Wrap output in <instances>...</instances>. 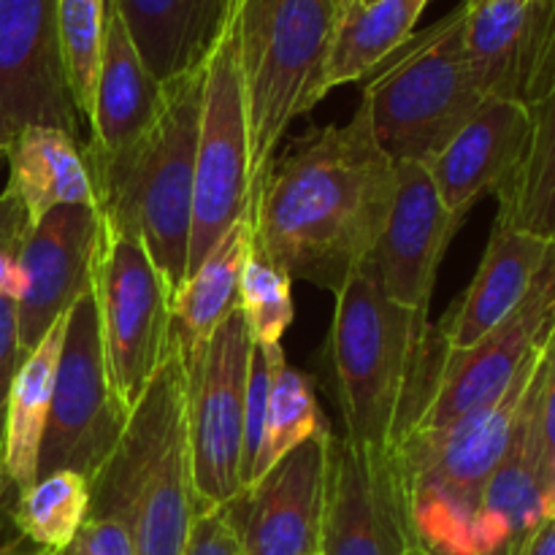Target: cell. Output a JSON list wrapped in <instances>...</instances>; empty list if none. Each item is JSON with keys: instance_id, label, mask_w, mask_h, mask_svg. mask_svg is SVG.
<instances>
[{"instance_id": "6da1fadb", "label": "cell", "mask_w": 555, "mask_h": 555, "mask_svg": "<svg viewBox=\"0 0 555 555\" xmlns=\"http://www.w3.org/2000/svg\"><path fill=\"white\" fill-rule=\"evenodd\" d=\"M393 195L396 163L358 106L350 122L309 130L274 157L249 206L253 244L293 280L336 296L372 258Z\"/></svg>"}, {"instance_id": "7a4b0ae2", "label": "cell", "mask_w": 555, "mask_h": 555, "mask_svg": "<svg viewBox=\"0 0 555 555\" xmlns=\"http://www.w3.org/2000/svg\"><path fill=\"white\" fill-rule=\"evenodd\" d=\"M328 358L345 437L396 453L431 401L444 341L426 314L383 296L366 269L336 293Z\"/></svg>"}, {"instance_id": "3957f363", "label": "cell", "mask_w": 555, "mask_h": 555, "mask_svg": "<svg viewBox=\"0 0 555 555\" xmlns=\"http://www.w3.org/2000/svg\"><path fill=\"white\" fill-rule=\"evenodd\" d=\"M90 518L130 526L139 555H184L198 518L188 431V372L171 336L168 356L125 421L122 437L90 480Z\"/></svg>"}, {"instance_id": "277c9868", "label": "cell", "mask_w": 555, "mask_h": 555, "mask_svg": "<svg viewBox=\"0 0 555 555\" xmlns=\"http://www.w3.org/2000/svg\"><path fill=\"white\" fill-rule=\"evenodd\" d=\"M206 63L166 81V101L152 128L117 155L85 150L98 215L130 233L150 255L171 301L188 280L193 225L195 146Z\"/></svg>"}, {"instance_id": "5b68a950", "label": "cell", "mask_w": 555, "mask_h": 555, "mask_svg": "<svg viewBox=\"0 0 555 555\" xmlns=\"http://www.w3.org/2000/svg\"><path fill=\"white\" fill-rule=\"evenodd\" d=\"M336 0H231V25L247 108L253 195L274 163L285 130L325 90Z\"/></svg>"}, {"instance_id": "8992f818", "label": "cell", "mask_w": 555, "mask_h": 555, "mask_svg": "<svg viewBox=\"0 0 555 555\" xmlns=\"http://www.w3.org/2000/svg\"><path fill=\"white\" fill-rule=\"evenodd\" d=\"M545 341L493 404L461 417L442 431L410 434L396 450L410 488L417 545L426 553L469 555L482 491L507 453Z\"/></svg>"}, {"instance_id": "52a82bcc", "label": "cell", "mask_w": 555, "mask_h": 555, "mask_svg": "<svg viewBox=\"0 0 555 555\" xmlns=\"http://www.w3.org/2000/svg\"><path fill=\"white\" fill-rule=\"evenodd\" d=\"M464 16L461 3L412 36L363 90L374 139L396 166H426L486 101L466 57Z\"/></svg>"}, {"instance_id": "ba28073f", "label": "cell", "mask_w": 555, "mask_h": 555, "mask_svg": "<svg viewBox=\"0 0 555 555\" xmlns=\"http://www.w3.org/2000/svg\"><path fill=\"white\" fill-rule=\"evenodd\" d=\"M90 291L108 379L130 415L171 347V293L139 238L101 215Z\"/></svg>"}, {"instance_id": "9c48e42d", "label": "cell", "mask_w": 555, "mask_h": 555, "mask_svg": "<svg viewBox=\"0 0 555 555\" xmlns=\"http://www.w3.org/2000/svg\"><path fill=\"white\" fill-rule=\"evenodd\" d=\"M253 206V160H249L247 108L242 70L231 25L206 60L201 95L198 146H195L193 225H190L188 276Z\"/></svg>"}, {"instance_id": "30bf717a", "label": "cell", "mask_w": 555, "mask_h": 555, "mask_svg": "<svg viewBox=\"0 0 555 555\" xmlns=\"http://www.w3.org/2000/svg\"><path fill=\"white\" fill-rule=\"evenodd\" d=\"M253 336L242 307L233 309L204 350L184 361L188 431L198 515L242 496L244 396Z\"/></svg>"}, {"instance_id": "8fae6325", "label": "cell", "mask_w": 555, "mask_h": 555, "mask_svg": "<svg viewBox=\"0 0 555 555\" xmlns=\"http://www.w3.org/2000/svg\"><path fill=\"white\" fill-rule=\"evenodd\" d=\"M125 421L103 358L95 298L87 291L68 312L38 477L68 469L92 480L117 448Z\"/></svg>"}, {"instance_id": "7c38bea8", "label": "cell", "mask_w": 555, "mask_h": 555, "mask_svg": "<svg viewBox=\"0 0 555 555\" xmlns=\"http://www.w3.org/2000/svg\"><path fill=\"white\" fill-rule=\"evenodd\" d=\"M417 547L399 455L331 437L320 555H412Z\"/></svg>"}, {"instance_id": "4fadbf2b", "label": "cell", "mask_w": 555, "mask_h": 555, "mask_svg": "<svg viewBox=\"0 0 555 555\" xmlns=\"http://www.w3.org/2000/svg\"><path fill=\"white\" fill-rule=\"evenodd\" d=\"M555 325V242L537 271L534 285L507 320L459 356L444 352L431 401L412 434L442 431L461 417L493 404L513 385L520 369L540 350Z\"/></svg>"}, {"instance_id": "5bb4252c", "label": "cell", "mask_w": 555, "mask_h": 555, "mask_svg": "<svg viewBox=\"0 0 555 555\" xmlns=\"http://www.w3.org/2000/svg\"><path fill=\"white\" fill-rule=\"evenodd\" d=\"M0 108L16 130L81 135L60 47L57 0H0Z\"/></svg>"}, {"instance_id": "9a60e30c", "label": "cell", "mask_w": 555, "mask_h": 555, "mask_svg": "<svg viewBox=\"0 0 555 555\" xmlns=\"http://www.w3.org/2000/svg\"><path fill=\"white\" fill-rule=\"evenodd\" d=\"M461 225L439 198L426 166L401 163L388 222L363 269L385 298L428 318L439 266Z\"/></svg>"}, {"instance_id": "2e32d148", "label": "cell", "mask_w": 555, "mask_h": 555, "mask_svg": "<svg viewBox=\"0 0 555 555\" xmlns=\"http://www.w3.org/2000/svg\"><path fill=\"white\" fill-rule=\"evenodd\" d=\"M464 47L486 98L531 106L555 76L551 0H464Z\"/></svg>"}, {"instance_id": "e0dca14e", "label": "cell", "mask_w": 555, "mask_h": 555, "mask_svg": "<svg viewBox=\"0 0 555 555\" xmlns=\"http://www.w3.org/2000/svg\"><path fill=\"white\" fill-rule=\"evenodd\" d=\"M331 437L314 434L228 504L244 555H320Z\"/></svg>"}, {"instance_id": "ac0fdd59", "label": "cell", "mask_w": 555, "mask_h": 555, "mask_svg": "<svg viewBox=\"0 0 555 555\" xmlns=\"http://www.w3.org/2000/svg\"><path fill=\"white\" fill-rule=\"evenodd\" d=\"M95 244L98 209L92 206H57L25 231L20 249L25 291L16 301L22 361L90 291Z\"/></svg>"}, {"instance_id": "d6986e66", "label": "cell", "mask_w": 555, "mask_h": 555, "mask_svg": "<svg viewBox=\"0 0 555 555\" xmlns=\"http://www.w3.org/2000/svg\"><path fill=\"white\" fill-rule=\"evenodd\" d=\"M545 358L547 341L540 369L520 404L507 453L482 491L469 555H520L542 520L555 513V499L547 491L545 472H542L540 431H537V396H540Z\"/></svg>"}, {"instance_id": "ffe728a7", "label": "cell", "mask_w": 555, "mask_h": 555, "mask_svg": "<svg viewBox=\"0 0 555 555\" xmlns=\"http://www.w3.org/2000/svg\"><path fill=\"white\" fill-rule=\"evenodd\" d=\"M529 133V106L507 98H486L480 103L469 122L426 163L450 215L464 222L477 201L507 182L524 157Z\"/></svg>"}, {"instance_id": "44dd1931", "label": "cell", "mask_w": 555, "mask_h": 555, "mask_svg": "<svg viewBox=\"0 0 555 555\" xmlns=\"http://www.w3.org/2000/svg\"><path fill=\"white\" fill-rule=\"evenodd\" d=\"M547 249V238L493 222L491 242L475 280L466 287L459 307L437 325L448 356H459L475 347L520 307L534 285L537 271L545 263Z\"/></svg>"}, {"instance_id": "7402d4cb", "label": "cell", "mask_w": 555, "mask_h": 555, "mask_svg": "<svg viewBox=\"0 0 555 555\" xmlns=\"http://www.w3.org/2000/svg\"><path fill=\"white\" fill-rule=\"evenodd\" d=\"M166 85L146 70L122 14L108 9L106 38H103L101 68L95 79L92 114L87 119L90 141L85 150L95 155H117L139 141L160 114Z\"/></svg>"}, {"instance_id": "603a6c76", "label": "cell", "mask_w": 555, "mask_h": 555, "mask_svg": "<svg viewBox=\"0 0 555 555\" xmlns=\"http://www.w3.org/2000/svg\"><path fill=\"white\" fill-rule=\"evenodd\" d=\"M9 184L20 195L27 228L57 206L98 209L95 182L79 139L57 128H22L9 152Z\"/></svg>"}, {"instance_id": "cb8c5ba5", "label": "cell", "mask_w": 555, "mask_h": 555, "mask_svg": "<svg viewBox=\"0 0 555 555\" xmlns=\"http://www.w3.org/2000/svg\"><path fill=\"white\" fill-rule=\"evenodd\" d=\"M65 325H68V314H63L38 341L36 350L20 363L9 388V399H5L0 469L5 480L16 488V493L27 491L38 480V459H41L43 431H47L49 410H52L54 374H57L60 352H63Z\"/></svg>"}, {"instance_id": "d4e9b609", "label": "cell", "mask_w": 555, "mask_h": 555, "mask_svg": "<svg viewBox=\"0 0 555 555\" xmlns=\"http://www.w3.org/2000/svg\"><path fill=\"white\" fill-rule=\"evenodd\" d=\"M431 0H345L336 5L325 90L366 79L415 36Z\"/></svg>"}, {"instance_id": "484cf974", "label": "cell", "mask_w": 555, "mask_h": 555, "mask_svg": "<svg viewBox=\"0 0 555 555\" xmlns=\"http://www.w3.org/2000/svg\"><path fill=\"white\" fill-rule=\"evenodd\" d=\"M249 244H253L249 220H242L225 233V238L206 255L204 263L184 280L182 291L173 296L171 336L184 361L198 356L222 320L238 307V280Z\"/></svg>"}, {"instance_id": "4316f807", "label": "cell", "mask_w": 555, "mask_h": 555, "mask_svg": "<svg viewBox=\"0 0 555 555\" xmlns=\"http://www.w3.org/2000/svg\"><path fill=\"white\" fill-rule=\"evenodd\" d=\"M529 114L531 133L524 157L496 190V225L555 242V76Z\"/></svg>"}, {"instance_id": "83f0119b", "label": "cell", "mask_w": 555, "mask_h": 555, "mask_svg": "<svg viewBox=\"0 0 555 555\" xmlns=\"http://www.w3.org/2000/svg\"><path fill=\"white\" fill-rule=\"evenodd\" d=\"M90 518V480L60 469L43 475L20 493L14 524L38 551L63 555L85 520Z\"/></svg>"}, {"instance_id": "f1b7e54d", "label": "cell", "mask_w": 555, "mask_h": 555, "mask_svg": "<svg viewBox=\"0 0 555 555\" xmlns=\"http://www.w3.org/2000/svg\"><path fill=\"white\" fill-rule=\"evenodd\" d=\"M325 428H328V423H325L318 399H314L312 383L307 379V374L287 366V361L282 358L274 369V379H271L263 439H260L258 459H255L247 488H253L291 450H296L298 444H304Z\"/></svg>"}, {"instance_id": "f546056e", "label": "cell", "mask_w": 555, "mask_h": 555, "mask_svg": "<svg viewBox=\"0 0 555 555\" xmlns=\"http://www.w3.org/2000/svg\"><path fill=\"white\" fill-rule=\"evenodd\" d=\"M106 0H57L60 47L65 76L81 119H90L95 79L106 38Z\"/></svg>"}, {"instance_id": "4dcf8cb0", "label": "cell", "mask_w": 555, "mask_h": 555, "mask_svg": "<svg viewBox=\"0 0 555 555\" xmlns=\"http://www.w3.org/2000/svg\"><path fill=\"white\" fill-rule=\"evenodd\" d=\"M238 307L247 320L253 345H280L293 323V276L249 244L238 280Z\"/></svg>"}, {"instance_id": "1f68e13d", "label": "cell", "mask_w": 555, "mask_h": 555, "mask_svg": "<svg viewBox=\"0 0 555 555\" xmlns=\"http://www.w3.org/2000/svg\"><path fill=\"white\" fill-rule=\"evenodd\" d=\"M63 555H139L133 531L114 518H87Z\"/></svg>"}, {"instance_id": "d6a6232c", "label": "cell", "mask_w": 555, "mask_h": 555, "mask_svg": "<svg viewBox=\"0 0 555 555\" xmlns=\"http://www.w3.org/2000/svg\"><path fill=\"white\" fill-rule=\"evenodd\" d=\"M537 431H540L542 472H545L547 491L555 499V325L547 336L545 372H542L540 396H537Z\"/></svg>"}, {"instance_id": "836d02e7", "label": "cell", "mask_w": 555, "mask_h": 555, "mask_svg": "<svg viewBox=\"0 0 555 555\" xmlns=\"http://www.w3.org/2000/svg\"><path fill=\"white\" fill-rule=\"evenodd\" d=\"M184 555H244L242 540L228 507L209 509L195 518Z\"/></svg>"}, {"instance_id": "e575fe53", "label": "cell", "mask_w": 555, "mask_h": 555, "mask_svg": "<svg viewBox=\"0 0 555 555\" xmlns=\"http://www.w3.org/2000/svg\"><path fill=\"white\" fill-rule=\"evenodd\" d=\"M20 325H16V301L0 296V434H3V415L9 388L20 369Z\"/></svg>"}, {"instance_id": "d590c367", "label": "cell", "mask_w": 555, "mask_h": 555, "mask_svg": "<svg viewBox=\"0 0 555 555\" xmlns=\"http://www.w3.org/2000/svg\"><path fill=\"white\" fill-rule=\"evenodd\" d=\"M27 228V215L25 206H22L20 195L14 193L11 188H5L0 193V236L11 231H25Z\"/></svg>"}, {"instance_id": "8d00e7d4", "label": "cell", "mask_w": 555, "mask_h": 555, "mask_svg": "<svg viewBox=\"0 0 555 555\" xmlns=\"http://www.w3.org/2000/svg\"><path fill=\"white\" fill-rule=\"evenodd\" d=\"M520 555H555V513L540 524V529L529 537Z\"/></svg>"}, {"instance_id": "74e56055", "label": "cell", "mask_w": 555, "mask_h": 555, "mask_svg": "<svg viewBox=\"0 0 555 555\" xmlns=\"http://www.w3.org/2000/svg\"><path fill=\"white\" fill-rule=\"evenodd\" d=\"M16 133H20V130L14 128V122H11V119L3 114V108H0V163L9 160V152L11 146H14Z\"/></svg>"}, {"instance_id": "f35d334b", "label": "cell", "mask_w": 555, "mask_h": 555, "mask_svg": "<svg viewBox=\"0 0 555 555\" xmlns=\"http://www.w3.org/2000/svg\"><path fill=\"white\" fill-rule=\"evenodd\" d=\"M5 555H54V553H47V551H20V547H5Z\"/></svg>"}, {"instance_id": "ab89813d", "label": "cell", "mask_w": 555, "mask_h": 555, "mask_svg": "<svg viewBox=\"0 0 555 555\" xmlns=\"http://www.w3.org/2000/svg\"><path fill=\"white\" fill-rule=\"evenodd\" d=\"M412 555H431V553H426L423 547H417V551H412Z\"/></svg>"}, {"instance_id": "60d3db41", "label": "cell", "mask_w": 555, "mask_h": 555, "mask_svg": "<svg viewBox=\"0 0 555 555\" xmlns=\"http://www.w3.org/2000/svg\"><path fill=\"white\" fill-rule=\"evenodd\" d=\"M551 9H553V20H555V0H551Z\"/></svg>"}, {"instance_id": "b9f144b4", "label": "cell", "mask_w": 555, "mask_h": 555, "mask_svg": "<svg viewBox=\"0 0 555 555\" xmlns=\"http://www.w3.org/2000/svg\"><path fill=\"white\" fill-rule=\"evenodd\" d=\"M106 5H108V9H114V0H106Z\"/></svg>"}, {"instance_id": "7bdbcfd3", "label": "cell", "mask_w": 555, "mask_h": 555, "mask_svg": "<svg viewBox=\"0 0 555 555\" xmlns=\"http://www.w3.org/2000/svg\"><path fill=\"white\" fill-rule=\"evenodd\" d=\"M0 480H3V469H0Z\"/></svg>"}, {"instance_id": "ee69618b", "label": "cell", "mask_w": 555, "mask_h": 555, "mask_svg": "<svg viewBox=\"0 0 555 555\" xmlns=\"http://www.w3.org/2000/svg\"><path fill=\"white\" fill-rule=\"evenodd\" d=\"M339 3H345V0H336V5H339Z\"/></svg>"}]
</instances>
